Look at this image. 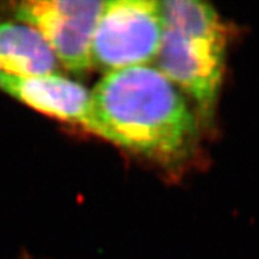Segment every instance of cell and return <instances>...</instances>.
<instances>
[{
	"label": "cell",
	"instance_id": "obj_3",
	"mask_svg": "<svg viewBox=\"0 0 259 259\" xmlns=\"http://www.w3.org/2000/svg\"><path fill=\"white\" fill-rule=\"evenodd\" d=\"M103 5L87 0H29L18 5L16 17L40 32L65 67L85 72L93 67V37Z\"/></svg>",
	"mask_w": 259,
	"mask_h": 259
},
{
	"label": "cell",
	"instance_id": "obj_6",
	"mask_svg": "<svg viewBox=\"0 0 259 259\" xmlns=\"http://www.w3.org/2000/svg\"><path fill=\"white\" fill-rule=\"evenodd\" d=\"M57 72V57L50 45L27 24L0 23V73L16 77Z\"/></svg>",
	"mask_w": 259,
	"mask_h": 259
},
{
	"label": "cell",
	"instance_id": "obj_2",
	"mask_svg": "<svg viewBox=\"0 0 259 259\" xmlns=\"http://www.w3.org/2000/svg\"><path fill=\"white\" fill-rule=\"evenodd\" d=\"M162 36L160 3L106 2L94 32L93 66L112 72L145 65L157 57Z\"/></svg>",
	"mask_w": 259,
	"mask_h": 259
},
{
	"label": "cell",
	"instance_id": "obj_4",
	"mask_svg": "<svg viewBox=\"0 0 259 259\" xmlns=\"http://www.w3.org/2000/svg\"><path fill=\"white\" fill-rule=\"evenodd\" d=\"M226 42L163 28L156 57L158 70L205 113L211 111L221 87Z\"/></svg>",
	"mask_w": 259,
	"mask_h": 259
},
{
	"label": "cell",
	"instance_id": "obj_7",
	"mask_svg": "<svg viewBox=\"0 0 259 259\" xmlns=\"http://www.w3.org/2000/svg\"><path fill=\"white\" fill-rule=\"evenodd\" d=\"M164 29L190 36L227 41V30L218 12L206 3L196 0H167L160 3Z\"/></svg>",
	"mask_w": 259,
	"mask_h": 259
},
{
	"label": "cell",
	"instance_id": "obj_5",
	"mask_svg": "<svg viewBox=\"0 0 259 259\" xmlns=\"http://www.w3.org/2000/svg\"><path fill=\"white\" fill-rule=\"evenodd\" d=\"M0 89L44 114L88 128L92 93L72 79L57 73L35 77L0 73Z\"/></svg>",
	"mask_w": 259,
	"mask_h": 259
},
{
	"label": "cell",
	"instance_id": "obj_1",
	"mask_svg": "<svg viewBox=\"0 0 259 259\" xmlns=\"http://www.w3.org/2000/svg\"><path fill=\"white\" fill-rule=\"evenodd\" d=\"M89 131L134 153L173 160L189 149L196 119L158 69L142 65L107 72L92 93Z\"/></svg>",
	"mask_w": 259,
	"mask_h": 259
}]
</instances>
